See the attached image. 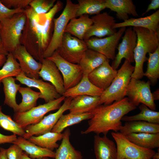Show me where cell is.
Segmentation results:
<instances>
[{"label": "cell", "instance_id": "1", "mask_svg": "<svg viewBox=\"0 0 159 159\" xmlns=\"http://www.w3.org/2000/svg\"><path fill=\"white\" fill-rule=\"evenodd\" d=\"M136 107L127 97L109 105H100L91 112L93 116L88 121V126L81 133L94 132L96 135L102 133L107 135L110 130L117 132L122 125V118Z\"/></svg>", "mask_w": 159, "mask_h": 159}, {"label": "cell", "instance_id": "2", "mask_svg": "<svg viewBox=\"0 0 159 159\" xmlns=\"http://www.w3.org/2000/svg\"><path fill=\"white\" fill-rule=\"evenodd\" d=\"M137 40L134 52L135 65L131 77L140 80L144 76L143 66L147 61V53L154 52L159 47V31L154 32L143 28L133 27Z\"/></svg>", "mask_w": 159, "mask_h": 159}, {"label": "cell", "instance_id": "3", "mask_svg": "<svg viewBox=\"0 0 159 159\" xmlns=\"http://www.w3.org/2000/svg\"><path fill=\"white\" fill-rule=\"evenodd\" d=\"M134 69L131 63L125 59L110 85L100 97V105H109L125 97Z\"/></svg>", "mask_w": 159, "mask_h": 159}, {"label": "cell", "instance_id": "4", "mask_svg": "<svg viewBox=\"0 0 159 159\" xmlns=\"http://www.w3.org/2000/svg\"><path fill=\"white\" fill-rule=\"evenodd\" d=\"M26 19L24 12L16 14L0 22V38L8 53L13 52L20 44Z\"/></svg>", "mask_w": 159, "mask_h": 159}, {"label": "cell", "instance_id": "5", "mask_svg": "<svg viewBox=\"0 0 159 159\" xmlns=\"http://www.w3.org/2000/svg\"><path fill=\"white\" fill-rule=\"evenodd\" d=\"M77 7V4L73 3L70 0H67L65 6L61 14L58 17L53 19L54 32L43 53V58L51 56L60 46L66 28L70 20L76 17Z\"/></svg>", "mask_w": 159, "mask_h": 159}, {"label": "cell", "instance_id": "6", "mask_svg": "<svg viewBox=\"0 0 159 159\" xmlns=\"http://www.w3.org/2000/svg\"><path fill=\"white\" fill-rule=\"evenodd\" d=\"M65 98L62 95L57 99L34 107L28 111L15 113L14 120L24 129L29 125L36 124L39 122L48 112L58 110Z\"/></svg>", "mask_w": 159, "mask_h": 159}, {"label": "cell", "instance_id": "7", "mask_svg": "<svg viewBox=\"0 0 159 159\" xmlns=\"http://www.w3.org/2000/svg\"><path fill=\"white\" fill-rule=\"evenodd\" d=\"M111 135L116 144L117 159H151L155 153L131 142L120 132H112Z\"/></svg>", "mask_w": 159, "mask_h": 159}, {"label": "cell", "instance_id": "8", "mask_svg": "<svg viewBox=\"0 0 159 159\" xmlns=\"http://www.w3.org/2000/svg\"><path fill=\"white\" fill-rule=\"evenodd\" d=\"M150 82L131 78L126 92V96L136 107L140 103L144 104L153 110H156Z\"/></svg>", "mask_w": 159, "mask_h": 159}, {"label": "cell", "instance_id": "9", "mask_svg": "<svg viewBox=\"0 0 159 159\" xmlns=\"http://www.w3.org/2000/svg\"><path fill=\"white\" fill-rule=\"evenodd\" d=\"M88 48L85 41L64 33L61 44L57 50L60 56L67 61L79 64Z\"/></svg>", "mask_w": 159, "mask_h": 159}, {"label": "cell", "instance_id": "10", "mask_svg": "<svg viewBox=\"0 0 159 159\" xmlns=\"http://www.w3.org/2000/svg\"><path fill=\"white\" fill-rule=\"evenodd\" d=\"M47 58L53 62L61 73L66 90L74 86L82 79L83 74L80 65L66 60L57 50Z\"/></svg>", "mask_w": 159, "mask_h": 159}, {"label": "cell", "instance_id": "11", "mask_svg": "<svg viewBox=\"0 0 159 159\" xmlns=\"http://www.w3.org/2000/svg\"><path fill=\"white\" fill-rule=\"evenodd\" d=\"M126 27L120 28L114 34L104 38L91 37L85 41L88 49L95 51L109 59L113 60L116 49L124 34Z\"/></svg>", "mask_w": 159, "mask_h": 159}, {"label": "cell", "instance_id": "12", "mask_svg": "<svg viewBox=\"0 0 159 159\" xmlns=\"http://www.w3.org/2000/svg\"><path fill=\"white\" fill-rule=\"evenodd\" d=\"M72 99L70 97H65L63 104L56 112L44 117L38 123L26 127L25 133L23 137L28 139L34 135L39 136L51 132L63 113L69 110Z\"/></svg>", "mask_w": 159, "mask_h": 159}, {"label": "cell", "instance_id": "13", "mask_svg": "<svg viewBox=\"0 0 159 159\" xmlns=\"http://www.w3.org/2000/svg\"><path fill=\"white\" fill-rule=\"evenodd\" d=\"M91 19L93 23L84 36L85 41L93 36L101 38L111 36L117 32L113 27L116 21L107 12L100 13L92 16Z\"/></svg>", "mask_w": 159, "mask_h": 159}, {"label": "cell", "instance_id": "14", "mask_svg": "<svg viewBox=\"0 0 159 159\" xmlns=\"http://www.w3.org/2000/svg\"><path fill=\"white\" fill-rule=\"evenodd\" d=\"M122 40L117 48L118 52L112 62L111 67L117 69L121 63L122 59L125 58L131 63L134 62V52L137 40L136 33L132 27L126 29Z\"/></svg>", "mask_w": 159, "mask_h": 159}, {"label": "cell", "instance_id": "15", "mask_svg": "<svg viewBox=\"0 0 159 159\" xmlns=\"http://www.w3.org/2000/svg\"><path fill=\"white\" fill-rule=\"evenodd\" d=\"M12 53L18 61L22 72L29 78L39 79L42 64L35 59L25 47L20 44Z\"/></svg>", "mask_w": 159, "mask_h": 159}, {"label": "cell", "instance_id": "16", "mask_svg": "<svg viewBox=\"0 0 159 159\" xmlns=\"http://www.w3.org/2000/svg\"><path fill=\"white\" fill-rule=\"evenodd\" d=\"M15 78L21 84L29 87H33L38 89L41 94L40 98L44 99L46 103L57 99L62 96L51 83L39 79L29 78L22 72Z\"/></svg>", "mask_w": 159, "mask_h": 159}, {"label": "cell", "instance_id": "17", "mask_svg": "<svg viewBox=\"0 0 159 159\" xmlns=\"http://www.w3.org/2000/svg\"><path fill=\"white\" fill-rule=\"evenodd\" d=\"M109 62V59H107L88 76L93 84L103 90L109 86L117 73V70L111 67Z\"/></svg>", "mask_w": 159, "mask_h": 159}, {"label": "cell", "instance_id": "18", "mask_svg": "<svg viewBox=\"0 0 159 159\" xmlns=\"http://www.w3.org/2000/svg\"><path fill=\"white\" fill-rule=\"evenodd\" d=\"M41 63L39 77L44 80L50 82L58 93L62 96L66 90L62 77L57 67L53 62L47 58H44Z\"/></svg>", "mask_w": 159, "mask_h": 159}, {"label": "cell", "instance_id": "19", "mask_svg": "<svg viewBox=\"0 0 159 159\" xmlns=\"http://www.w3.org/2000/svg\"><path fill=\"white\" fill-rule=\"evenodd\" d=\"M159 10L152 14L143 17L130 18L121 22L116 23L114 28L116 29L129 26L142 27L154 32L159 31Z\"/></svg>", "mask_w": 159, "mask_h": 159}, {"label": "cell", "instance_id": "20", "mask_svg": "<svg viewBox=\"0 0 159 159\" xmlns=\"http://www.w3.org/2000/svg\"><path fill=\"white\" fill-rule=\"evenodd\" d=\"M94 148L96 159H117V147L114 142L107 135H95Z\"/></svg>", "mask_w": 159, "mask_h": 159}, {"label": "cell", "instance_id": "21", "mask_svg": "<svg viewBox=\"0 0 159 159\" xmlns=\"http://www.w3.org/2000/svg\"><path fill=\"white\" fill-rule=\"evenodd\" d=\"M106 8L116 13V18L124 21L129 15L138 16L136 7L132 0H105Z\"/></svg>", "mask_w": 159, "mask_h": 159}, {"label": "cell", "instance_id": "22", "mask_svg": "<svg viewBox=\"0 0 159 159\" xmlns=\"http://www.w3.org/2000/svg\"><path fill=\"white\" fill-rule=\"evenodd\" d=\"M100 97L87 95L77 96L72 99L69 107V113L80 114L91 112L100 105Z\"/></svg>", "mask_w": 159, "mask_h": 159}, {"label": "cell", "instance_id": "23", "mask_svg": "<svg viewBox=\"0 0 159 159\" xmlns=\"http://www.w3.org/2000/svg\"><path fill=\"white\" fill-rule=\"evenodd\" d=\"M103 91L93 84L89 80L88 77L83 76L77 85L66 90L62 95L65 97H70L72 98L81 95L100 97Z\"/></svg>", "mask_w": 159, "mask_h": 159}, {"label": "cell", "instance_id": "24", "mask_svg": "<svg viewBox=\"0 0 159 159\" xmlns=\"http://www.w3.org/2000/svg\"><path fill=\"white\" fill-rule=\"evenodd\" d=\"M12 143L18 145L32 159L55 158V152L53 151L39 147L23 137H19Z\"/></svg>", "mask_w": 159, "mask_h": 159}, {"label": "cell", "instance_id": "25", "mask_svg": "<svg viewBox=\"0 0 159 159\" xmlns=\"http://www.w3.org/2000/svg\"><path fill=\"white\" fill-rule=\"evenodd\" d=\"M63 133L61 144L55 152L54 159H83L81 152L76 150L70 141V129L66 128Z\"/></svg>", "mask_w": 159, "mask_h": 159}, {"label": "cell", "instance_id": "26", "mask_svg": "<svg viewBox=\"0 0 159 159\" xmlns=\"http://www.w3.org/2000/svg\"><path fill=\"white\" fill-rule=\"evenodd\" d=\"M91 18L88 15H83L71 19L66 28L65 33H68L82 40L92 24Z\"/></svg>", "mask_w": 159, "mask_h": 159}, {"label": "cell", "instance_id": "27", "mask_svg": "<svg viewBox=\"0 0 159 159\" xmlns=\"http://www.w3.org/2000/svg\"><path fill=\"white\" fill-rule=\"evenodd\" d=\"M119 131L125 135L133 133H159V124L142 121H127L122 126Z\"/></svg>", "mask_w": 159, "mask_h": 159}, {"label": "cell", "instance_id": "28", "mask_svg": "<svg viewBox=\"0 0 159 159\" xmlns=\"http://www.w3.org/2000/svg\"><path fill=\"white\" fill-rule=\"evenodd\" d=\"M107 59L102 54L88 49L79 64L83 72V76L88 77L91 72L101 64Z\"/></svg>", "mask_w": 159, "mask_h": 159}, {"label": "cell", "instance_id": "29", "mask_svg": "<svg viewBox=\"0 0 159 159\" xmlns=\"http://www.w3.org/2000/svg\"><path fill=\"white\" fill-rule=\"evenodd\" d=\"M15 80V78L13 77H9L3 79L1 83L3 86L5 95L4 104L16 113L18 111L19 106L16 102V96L21 85L16 83Z\"/></svg>", "mask_w": 159, "mask_h": 159}, {"label": "cell", "instance_id": "30", "mask_svg": "<svg viewBox=\"0 0 159 159\" xmlns=\"http://www.w3.org/2000/svg\"><path fill=\"white\" fill-rule=\"evenodd\" d=\"M125 136L130 141L145 148L153 150L159 147V133H133Z\"/></svg>", "mask_w": 159, "mask_h": 159}, {"label": "cell", "instance_id": "31", "mask_svg": "<svg viewBox=\"0 0 159 159\" xmlns=\"http://www.w3.org/2000/svg\"><path fill=\"white\" fill-rule=\"evenodd\" d=\"M93 116L91 112L80 114L69 113L62 115L51 130V132L61 133L65 128L85 120H90Z\"/></svg>", "mask_w": 159, "mask_h": 159}, {"label": "cell", "instance_id": "32", "mask_svg": "<svg viewBox=\"0 0 159 159\" xmlns=\"http://www.w3.org/2000/svg\"><path fill=\"white\" fill-rule=\"evenodd\" d=\"M63 133L49 132L43 134L32 136L28 140L42 148L53 151L57 148L59 145L57 142L62 140Z\"/></svg>", "mask_w": 159, "mask_h": 159}, {"label": "cell", "instance_id": "33", "mask_svg": "<svg viewBox=\"0 0 159 159\" xmlns=\"http://www.w3.org/2000/svg\"><path fill=\"white\" fill-rule=\"evenodd\" d=\"M62 6V3L60 1H58L47 13L44 14L42 39V48L43 53L49 43L50 31L53 18Z\"/></svg>", "mask_w": 159, "mask_h": 159}, {"label": "cell", "instance_id": "34", "mask_svg": "<svg viewBox=\"0 0 159 159\" xmlns=\"http://www.w3.org/2000/svg\"><path fill=\"white\" fill-rule=\"evenodd\" d=\"M76 17L83 15L97 14L106 8L105 0H78Z\"/></svg>", "mask_w": 159, "mask_h": 159}, {"label": "cell", "instance_id": "35", "mask_svg": "<svg viewBox=\"0 0 159 159\" xmlns=\"http://www.w3.org/2000/svg\"><path fill=\"white\" fill-rule=\"evenodd\" d=\"M18 91L21 95L22 99L21 102L18 105L17 112H25L36 106L37 100L40 98L41 94L39 92L35 91L29 87H21Z\"/></svg>", "mask_w": 159, "mask_h": 159}, {"label": "cell", "instance_id": "36", "mask_svg": "<svg viewBox=\"0 0 159 159\" xmlns=\"http://www.w3.org/2000/svg\"><path fill=\"white\" fill-rule=\"evenodd\" d=\"M140 111L138 114L132 116H124L121 120L125 122L142 121L159 124V112L150 109L146 105L141 104L139 107Z\"/></svg>", "mask_w": 159, "mask_h": 159}, {"label": "cell", "instance_id": "37", "mask_svg": "<svg viewBox=\"0 0 159 159\" xmlns=\"http://www.w3.org/2000/svg\"><path fill=\"white\" fill-rule=\"evenodd\" d=\"M147 67L144 76L149 79L150 84L155 85L159 77V47L152 53H148Z\"/></svg>", "mask_w": 159, "mask_h": 159}, {"label": "cell", "instance_id": "38", "mask_svg": "<svg viewBox=\"0 0 159 159\" xmlns=\"http://www.w3.org/2000/svg\"><path fill=\"white\" fill-rule=\"evenodd\" d=\"M21 72L19 64L12 53H9L5 62L0 69V86L3 79L9 77H16Z\"/></svg>", "mask_w": 159, "mask_h": 159}, {"label": "cell", "instance_id": "39", "mask_svg": "<svg viewBox=\"0 0 159 159\" xmlns=\"http://www.w3.org/2000/svg\"><path fill=\"white\" fill-rule=\"evenodd\" d=\"M0 127L4 129L12 132L14 134L23 137L25 133L24 129L21 128L12 119L11 116L4 114L0 105Z\"/></svg>", "mask_w": 159, "mask_h": 159}, {"label": "cell", "instance_id": "40", "mask_svg": "<svg viewBox=\"0 0 159 159\" xmlns=\"http://www.w3.org/2000/svg\"><path fill=\"white\" fill-rule=\"evenodd\" d=\"M55 0H32L29 5L37 14H45L54 6Z\"/></svg>", "mask_w": 159, "mask_h": 159}, {"label": "cell", "instance_id": "41", "mask_svg": "<svg viewBox=\"0 0 159 159\" xmlns=\"http://www.w3.org/2000/svg\"><path fill=\"white\" fill-rule=\"evenodd\" d=\"M24 12V9L8 8L0 1V22L16 14Z\"/></svg>", "mask_w": 159, "mask_h": 159}, {"label": "cell", "instance_id": "42", "mask_svg": "<svg viewBox=\"0 0 159 159\" xmlns=\"http://www.w3.org/2000/svg\"><path fill=\"white\" fill-rule=\"evenodd\" d=\"M32 0H1L0 1L8 8L23 9L28 6Z\"/></svg>", "mask_w": 159, "mask_h": 159}, {"label": "cell", "instance_id": "43", "mask_svg": "<svg viewBox=\"0 0 159 159\" xmlns=\"http://www.w3.org/2000/svg\"><path fill=\"white\" fill-rule=\"evenodd\" d=\"M6 151L8 159H22L23 150L16 144L11 145Z\"/></svg>", "mask_w": 159, "mask_h": 159}, {"label": "cell", "instance_id": "44", "mask_svg": "<svg viewBox=\"0 0 159 159\" xmlns=\"http://www.w3.org/2000/svg\"><path fill=\"white\" fill-rule=\"evenodd\" d=\"M17 139L16 135L13 134L9 135H4L0 133V144L13 143Z\"/></svg>", "mask_w": 159, "mask_h": 159}, {"label": "cell", "instance_id": "45", "mask_svg": "<svg viewBox=\"0 0 159 159\" xmlns=\"http://www.w3.org/2000/svg\"><path fill=\"white\" fill-rule=\"evenodd\" d=\"M159 8V0H151L150 3L148 5L145 11L143 13L142 16H143L151 10H155Z\"/></svg>", "mask_w": 159, "mask_h": 159}, {"label": "cell", "instance_id": "46", "mask_svg": "<svg viewBox=\"0 0 159 159\" xmlns=\"http://www.w3.org/2000/svg\"><path fill=\"white\" fill-rule=\"evenodd\" d=\"M0 159H8L6 149L0 148Z\"/></svg>", "mask_w": 159, "mask_h": 159}, {"label": "cell", "instance_id": "47", "mask_svg": "<svg viewBox=\"0 0 159 159\" xmlns=\"http://www.w3.org/2000/svg\"><path fill=\"white\" fill-rule=\"evenodd\" d=\"M9 53L7 52L4 49L0 38V54L4 55L6 56Z\"/></svg>", "mask_w": 159, "mask_h": 159}, {"label": "cell", "instance_id": "48", "mask_svg": "<svg viewBox=\"0 0 159 159\" xmlns=\"http://www.w3.org/2000/svg\"><path fill=\"white\" fill-rule=\"evenodd\" d=\"M6 59V56L0 54V67L2 66L5 62Z\"/></svg>", "mask_w": 159, "mask_h": 159}, {"label": "cell", "instance_id": "49", "mask_svg": "<svg viewBox=\"0 0 159 159\" xmlns=\"http://www.w3.org/2000/svg\"><path fill=\"white\" fill-rule=\"evenodd\" d=\"M153 97L154 100H158L159 99V89H157L155 91L152 93Z\"/></svg>", "mask_w": 159, "mask_h": 159}, {"label": "cell", "instance_id": "50", "mask_svg": "<svg viewBox=\"0 0 159 159\" xmlns=\"http://www.w3.org/2000/svg\"><path fill=\"white\" fill-rule=\"evenodd\" d=\"M48 157H44L40 159H50ZM22 159H32L29 157L26 154L23 153L22 156Z\"/></svg>", "mask_w": 159, "mask_h": 159}, {"label": "cell", "instance_id": "51", "mask_svg": "<svg viewBox=\"0 0 159 159\" xmlns=\"http://www.w3.org/2000/svg\"><path fill=\"white\" fill-rule=\"evenodd\" d=\"M153 158L159 159V152L155 153L152 157Z\"/></svg>", "mask_w": 159, "mask_h": 159}, {"label": "cell", "instance_id": "52", "mask_svg": "<svg viewBox=\"0 0 159 159\" xmlns=\"http://www.w3.org/2000/svg\"><path fill=\"white\" fill-rule=\"evenodd\" d=\"M152 159H154V158H153Z\"/></svg>", "mask_w": 159, "mask_h": 159}]
</instances>
